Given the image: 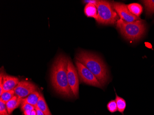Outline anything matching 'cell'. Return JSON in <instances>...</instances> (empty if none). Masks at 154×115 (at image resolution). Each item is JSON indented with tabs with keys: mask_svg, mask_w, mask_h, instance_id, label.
I'll return each mask as SVG.
<instances>
[{
	"mask_svg": "<svg viewBox=\"0 0 154 115\" xmlns=\"http://www.w3.org/2000/svg\"><path fill=\"white\" fill-rule=\"evenodd\" d=\"M4 75L3 72H1V74H0V95H1L4 91L3 86H2V80H3V77Z\"/></svg>",
	"mask_w": 154,
	"mask_h": 115,
	"instance_id": "obj_21",
	"label": "cell"
},
{
	"mask_svg": "<svg viewBox=\"0 0 154 115\" xmlns=\"http://www.w3.org/2000/svg\"><path fill=\"white\" fill-rule=\"evenodd\" d=\"M67 77L68 84L75 97L78 98L79 93V77L77 69L72 61L68 59L67 67Z\"/></svg>",
	"mask_w": 154,
	"mask_h": 115,
	"instance_id": "obj_6",
	"label": "cell"
},
{
	"mask_svg": "<svg viewBox=\"0 0 154 115\" xmlns=\"http://www.w3.org/2000/svg\"><path fill=\"white\" fill-rule=\"evenodd\" d=\"M83 2H84L85 3H91L95 4L96 2H97V1H84Z\"/></svg>",
	"mask_w": 154,
	"mask_h": 115,
	"instance_id": "obj_23",
	"label": "cell"
},
{
	"mask_svg": "<svg viewBox=\"0 0 154 115\" xmlns=\"http://www.w3.org/2000/svg\"><path fill=\"white\" fill-rule=\"evenodd\" d=\"M31 115H37V111H36L35 109L33 110H32V112H31Z\"/></svg>",
	"mask_w": 154,
	"mask_h": 115,
	"instance_id": "obj_24",
	"label": "cell"
},
{
	"mask_svg": "<svg viewBox=\"0 0 154 115\" xmlns=\"http://www.w3.org/2000/svg\"><path fill=\"white\" fill-rule=\"evenodd\" d=\"M128 8L130 12L136 17L139 16L142 14L143 8L141 4L137 3H132L128 5Z\"/></svg>",
	"mask_w": 154,
	"mask_h": 115,
	"instance_id": "obj_14",
	"label": "cell"
},
{
	"mask_svg": "<svg viewBox=\"0 0 154 115\" xmlns=\"http://www.w3.org/2000/svg\"><path fill=\"white\" fill-rule=\"evenodd\" d=\"M15 95V92H14V90L10 91H4L2 94L0 95V97H1L0 99L6 103Z\"/></svg>",
	"mask_w": 154,
	"mask_h": 115,
	"instance_id": "obj_17",
	"label": "cell"
},
{
	"mask_svg": "<svg viewBox=\"0 0 154 115\" xmlns=\"http://www.w3.org/2000/svg\"><path fill=\"white\" fill-rule=\"evenodd\" d=\"M68 57L59 54L54 60L51 72V81L53 87L60 95L66 98L74 96L68 83L67 67Z\"/></svg>",
	"mask_w": 154,
	"mask_h": 115,
	"instance_id": "obj_1",
	"label": "cell"
},
{
	"mask_svg": "<svg viewBox=\"0 0 154 115\" xmlns=\"http://www.w3.org/2000/svg\"><path fill=\"white\" fill-rule=\"evenodd\" d=\"M112 4L114 10L123 20L131 22L141 20L140 18L132 14L129 10L128 6L125 4L118 2H112Z\"/></svg>",
	"mask_w": 154,
	"mask_h": 115,
	"instance_id": "obj_7",
	"label": "cell"
},
{
	"mask_svg": "<svg viewBox=\"0 0 154 115\" xmlns=\"http://www.w3.org/2000/svg\"><path fill=\"white\" fill-rule=\"evenodd\" d=\"M14 90L16 95L23 99L37 91V87L32 83L22 80L19 82Z\"/></svg>",
	"mask_w": 154,
	"mask_h": 115,
	"instance_id": "obj_8",
	"label": "cell"
},
{
	"mask_svg": "<svg viewBox=\"0 0 154 115\" xmlns=\"http://www.w3.org/2000/svg\"><path fill=\"white\" fill-rule=\"evenodd\" d=\"M142 2L145 7L146 16L151 17L154 13V0H144Z\"/></svg>",
	"mask_w": 154,
	"mask_h": 115,
	"instance_id": "obj_15",
	"label": "cell"
},
{
	"mask_svg": "<svg viewBox=\"0 0 154 115\" xmlns=\"http://www.w3.org/2000/svg\"><path fill=\"white\" fill-rule=\"evenodd\" d=\"M97 9L98 23L104 25H113L118 20V15L113 8L112 2L107 1H97L95 4Z\"/></svg>",
	"mask_w": 154,
	"mask_h": 115,
	"instance_id": "obj_4",
	"label": "cell"
},
{
	"mask_svg": "<svg viewBox=\"0 0 154 115\" xmlns=\"http://www.w3.org/2000/svg\"><path fill=\"white\" fill-rule=\"evenodd\" d=\"M116 23L122 35L129 40L135 41L140 39L146 32V24L141 20L128 22L119 19Z\"/></svg>",
	"mask_w": 154,
	"mask_h": 115,
	"instance_id": "obj_3",
	"label": "cell"
},
{
	"mask_svg": "<svg viewBox=\"0 0 154 115\" xmlns=\"http://www.w3.org/2000/svg\"><path fill=\"white\" fill-rule=\"evenodd\" d=\"M0 115H10L7 110L6 103L0 99Z\"/></svg>",
	"mask_w": 154,
	"mask_h": 115,
	"instance_id": "obj_20",
	"label": "cell"
},
{
	"mask_svg": "<svg viewBox=\"0 0 154 115\" xmlns=\"http://www.w3.org/2000/svg\"><path fill=\"white\" fill-rule=\"evenodd\" d=\"M107 109L110 113H114L118 111L117 106L116 100H111L108 103Z\"/></svg>",
	"mask_w": 154,
	"mask_h": 115,
	"instance_id": "obj_19",
	"label": "cell"
},
{
	"mask_svg": "<svg viewBox=\"0 0 154 115\" xmlns=\"http://www.w3.org/2000/svg\"><path fill=\"white\" fill-rule=\"evenodd\" d=\"M84 13L87 17L93 18L96 20L97 18V9L96 5L93 3H88L85 5Z\"/></svg>",
	"mask_w": 154,
	"mask_h": 115,
	"instance_id": "obj_11",
	"label": "cell"
},
{
	"mask_svg": "<svg viewBox=\"0 0 154 115\" xmlns=\"http://www.w3.org/2000/svg\"><path fill=\"white\" fill-rule=\"evenodd\" d=\"M116 97L115 100L117 106L118 111L124 115V112L127 107V103L123 98L118 95L116 92Z\"/></svg>",
	"mask_w": 154,
	"mask_h": 115,
	"instance_id": "obj_16",
	"label": "cell"
},
{
	"mask_svg": "<svg viewBox=\"0 0 154 115\" xmlns=\"http://www.w3.org/2000/svg\"><path fill=\"white\" fill-rule=\"evenodd\" d=\"M35 109V107L29 104L22 103L21 104V110L24 115H31L32 110Z\"/></svg>",
	"mask_w": 154,
	"mask_h": 115,
	"instance_id": "obj_18",
	"label": "cell"
},
{
	"mask_svg": "<svg viewBox=\"0 0 154 115\" xmlns=\"http://www.w3.org/2000/svg\"><path fill=\"white\" fill-rule=\"evenodd\" d=\"M37 106L44 113L45 115H52L51 111L48 108V106L45 100V98L42 93H40L39 98Z\"/></svg>",
	"mask_w": 154,
	"mask_h": 115,
	"instance_id": "obj_13",
	"label": "cell"
},
{
	"mask_svg": "<svg viewBox=\"0 0 154 115\" xmlns=\"http://www.w3.org/2000/svg\"><path fill=\"white\" fill-rule=\"evenodd\" d=\"M75 65L81 83L101 89L103 88L95 75L88 68L77 60L75 61Z\"/></svg>",
	"mask_w": 154,
	"mask_h": 115,
	"instance_id": "obj_5",
	"label": "cell"
},
{
	"mask_svg": "<svg viewBox=\"0 0 154 115\" xmlns=\"http://www.w3.org/2000/svg\"><path fill=\"white\" fill-rule=\"evenodd\" d=\"M22 98L19 97L15 95L10 100L6 103L7 110L10 115L12 114L14 110H15L21 104Z\"/></svg>",
	"mask_w": 154,
	"mask_h": 115,
	"instance_id": "obj_10",
	"label": "cell"
},
{
	"mask_svg": "<svg viewBox=\"0 0 154 115\" xmlns=\"http://www.w3.org/2000/svg\"><path fill=\"white\" fill-rule=\"evenodd\" d=\"M20 81L18 78L8 75H4L2 80L3 90H14L17 86Z\"/></svg>",
	"mask_w": 154,
	"mask_h": 115,
	"instance_id": "obj_9",
	"label": "cell"
},
{
	"mask_svg": "<svg viewBox=\"0 0 154 115\" xmlns=\"http://www.w3.org/2000/svg\"><path fill=\"white\" fill-rule=\"evenodd\" d=\"M75 58L95 75L103 87L105 85L109 79V71L106 65L99 56L81 50L76 54Z\"/></svg>",
	"mask_w": 154,
	"mask_h": 115,
	"instance_id": "obj_2",
	"label": "cell"
},
{
	"mask_svg": "<svg viewBox=\"0 0 154 115\" xmlns=\"http://www.w3.org/2000/svg\"><path fill=\"white\" fill-rule=\"evenodd\" d=\"M35 110L37 111V115H45L44 113L37 106L35 107Z\"/></svg>",
	"mask_w": 154,
	"mask_h": 115,
	"instance_id": "obj_22",
	"label": "cell"
},
{
	"mask_svg": "<svg viewBox=\"0 0 154 115\" xmlns=\"http://www.w3.org/2000/svg\"><path fill=\"white\" fill-rule=\"evenodd\" d=\"M40 96V92L38 91L33 92L27 97L22 99V102L29 104L33 106L36 107L38 104Z\"/></svg>",
	"mask_w": 154,
	"mask_h": 115,
	"instance_id": "obj_12",
	"label": "cell"
}]
</instances>
